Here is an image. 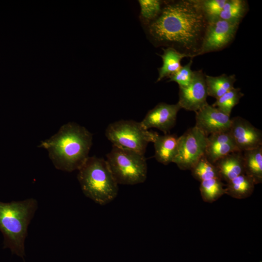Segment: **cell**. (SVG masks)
I'll return each instance as SVG.
<instances>
[{"mask_svg":"<svg viewBox=\"0 0 262 262\" xmlns=\"http://www.w3.org/2000/svg\"><path fill=\"white\" fill-rule=\"evenodd\" d=\"M162 49L163 54H158L162 59L163 65L158 68V77L156 82L165 78H168L178 71L181 66V60L183 58L189 57L187 55L181 53L173 48L167 47L162 48Z\"/></svg>","mask_w":262,"mask_h":262,"instance_id":"cell-16","label":"cell"},{"mask_svg":"<svg viewBox=\"0 0 262 262\" xmlns=\"http://www.w3.org/2000/svg\"><path fill=\"white\" fill-rule=\"evenodd\" d=\"M231 118L217 108L206 104L196 112V126L207 136L230 129Z\"/></svg>","mask_w":262,"mask_h":262,"instance_id":"cell-12","label":"cell"},{"mask_svg":"<svg viewBox=\"0 0 262 262\" xmlns=\"http://www.w3.org/2000/svg\"><path fill=\"white\" fill-rule=\"evenodd\" d=\"M37 208V201L33 198L8 203L0 201V231L4 237V247L23 260L28 228Z\"/></svg>","mask_w":262,"mask_h":262,"instance_id":"cell-3","label":"cell"},{"mask_svg":"<svg viewBox=\"0 0 262 262\" xmlns=\"http://www.w3.org/2000/svg\"><path fill=\"white\" fill-rule=\"evenodd\" d=\"M249 9L245 0H227L218 19L240 24Z\"/></svg>","mask_w":262,"mask_h":262,"instance_id":"cell-20","label":"cell"},{"mask_svg":"<svg viewBox=\"0 0 262 262\" xmlns=\"http://www.w3.org/2000/svg\"><path fill=\"white\" fill-rule=\"evenodd\" d=\"M180 109L178 103H159L147 113L140 123L146 130L156 128L164 134H167L175 125L177 114Z\"/></svg>","mask_w":262,"mask_h":262,"instance_id":"cell-11","label":"cell"},{"mask_svg":"<svg viewBox=\"0 0 262 262\" xmlns=\"http://www.w3.org/2000/svg\"><path fill=\"white\" fill-rule=\"evenodd\" d=\"M244 174L255 185L262 182V146L243 151Z\"/></svg>","mask_w":262,"mask_h":262,"instance_id":"cell-17","label":"cell"},{"mask_svg":"<svg viewBox=\"0 0 262 262\" xmlns=\"http://www.w3.org/2000/svg\"><path fill=\"white\" fill-rule=\"evenodd\" d=\"M244 96L240 88L234 87L216 99L212 105L226 115L230 116L232 109L237 105Z\"/></svg>","mask_w":262,"mask_h":262,"instance_id":"cell-22","label":"cell"},{"mask_svg":"<svg viewBox=\"0 0 262 262\" xmlns=\"http://www.w3.org/2000/svg\"><path fill=\"white\" fill-rule=\"evenodd\" d=\"M78 171L77 178L86 197L100 205H105L116 197L118 184L106 160L89 156Z\"/></svg>","mask_w":262,"mask_h":262,"instance_id":"cell-4","label":"cell"},{"mask_svg":"<svg viewBox=\"0 0 262 262\" xmlns=\"http://www.w3.org/2000/svg\"><path fill=\"white\" fill-rule=\"evenodd\" d=\"M105 136L113 146L131 150L144 155L150 142L159 134L146 130L140 122L120 120L108 125Z\"/></svg>","mask_w":262,"mask_h":262,"instance_id":"cell-6","label":"cell"},{"mask_svg":"<svg viewBox=\"0 0 262 262\" xmlns=\"http://www.w3.org/2000/svg\"><path fill=\"white\" fill-rule=\"evenodd\" d=\"M239 151L232 137L230 129L207 136L204 156L214 164L228 154Z\"/></svg>","mask_w":262,"mask_h":262,"instance_id":"cell-13","label":"cell"},{"mask_svg":"<svg viewBox=\"0 0 262 262\" xmlns=\"http://www.w3.org/2000/svg\"><path fill=\"white\" fill-rule=\"evenodd\" d=\"M106 158L118 184L135 185L146 180L147 166L144 155L113 145Z\"/></svg>","mask_w":262,"mask_h":262,"instance_id":"cell-5","label":"cell"},{"mask_svg":"<svg viewBox=\"0 0 262 262\" xmlns=\"http://www.w3.org/2000/svg\"><path fill=\"white\" fill-rule=\"evenodd\" d=\"M230 132L240 151L254 149L262 146L261 130L241 116L231 118Z\"/></svg>","mask_w":262,"mask_h":262,"instance_id":"cell-10","label":"cell"},{"mask_svg":"<svg viewBox=\"0 0 262 262\" xmlns=\"http://www.w3.org/2000/svg\"><path fill=\"white\" fill-rule=\"evenodd\" d=\"M92 134L74 122L63 125L38 147L46 149L56 168L66 172L78 170L88 158Z\"/></svg>","mask_w":262,"mask_h":262,"instance_id":"cell-2","label":"cell"},{"mask_svg":"<svg viewBox=\"0 0 262 262\" xmlns=\"http://www.w3.org/2000/svg\"><path fill=\"white\" fill-rule=\"evenodd\" d=\"M222 180L227 182L244 173L243 152H231L214 164Z\"/></svg>","mask_w":262,"mask_h":262,"instance_id":"cell-14","label":"cell"},{"mask_svg":"<svg viewBox=\"0 0 262 262\" xmlns=\"http://www.w3.org/2000/svg\"><path fill=\"white\" fill-rule=\"evenodd\" d=\"M193 63V58L186 65L181 66L180 69L168 78V82H177L179 87H186L191 82L193 77V70L191 69Z\"/></svg>","mask_w":262,"mask_h":262,"instance_id":"cell-26","label":"cell"},{"mask_svg":"<svg viewBox=\"0 0 262 262\" xmlns=\"http://www.w3.org/2000/svg\"><path fill=\"white\" fill-rule=\"evenodd\" d=\"M255 185L253 180L243 173L227 182L226 194L236 199L246 198L252 194Z\"/></svg>","mask_w":262,"mask_h":262,"instance_id":"cell-19","label":"cell"},{"mask_svg":"<svg viewBox=\"0 0 262 262\" xmlns=\"http://www.w3.org/2000/svg\"><path fill=\"white\" fill-rule=\"evenodd\" d=\"M178 138L175 134L168 133L156 137L153 144L157 162L164 165L173 162L177 152Z\"/></svg>","mask_w":262,"mask_h":262,"instance_id":"cell-15","label":"cell"},{"mask_svg":"<svg viewBox=\"0 0 262 262\" xmlns=\"http://www.w3.org/2000/svg\"><path fill=\"white\" fill-rule=\"evenodd\" d=\"M190 170L193 177L199 182L213 178L221 179L216 167L209 162L204 155Z\"/></svg>","mask_w":262,"mask_h":262,"instance_id":"cell-23","label":"cell"},{"mask_svg":"<svg viewBox=\"0 0 262 262\" xmlns=\"http://www.w3.org/2000/svg\"><path fill=\"white\" fill-rule=\"evenodd\" d=\"M239 25L220 19L209 22L198 56L228 47L235 38Z\"/></svg>","mask_w":262,"mask_h":262,"instance_id":"cell-8","label":"cell"},{"mask_svg":"<svg viewBox=\"0 0 262 262\" xmlns=\"http://www.w3.org/2000/svg\"><path fill=\"white\" fill-rule=\"evenodd\" d=\"M140 19L144 26L153 20L161 12L163 0H139Z\"/></svg>","mask_w":262,"mask_h":262,"instance_id":"cell-24","label":"cell"},{"mask_svg":"<svg viewBox=\"0 0 262 262\" xmlns=\"http://www.w3.org/2000/svg\"><path fill=\"white\" fill-rule=\"evenodd\" d=\"M208 24L200 0H163L160 13L145 28L154 46L173 48L193 58L198 56Z\"/></svg>","mask_w":262,"mask_h":262,"instance_id":"cell-1","label":"cell"},{"mask_svg":"<svg viewBox=\"0 0 262 262\" xmlns=\"http://www.w3.org/2000/svg\"><path fill=\"white\" fill-rule=\"evenodd\" d=\"M227 0H200L201 6L208 22L218 19Z\"/></svg>","mask_w":262,"mask_h":262,"instance_id":"cell-25","label":"cell"},{"mask_svg":"<svg viewBox=\"0 0 262 262\" xmlns=\"http://www.w3.org/2000/svg\"><path fill=\"white\" fill-rule=\"evenodd\" d=\"M200 182V195L205 202L213 203L226 194V184L219 178H213Z\"/></svg>","mask_w":262,"mask_h":262,"instance_id":"cell-21","label":"cell"},{"mask_svg":"<svg viewBox=\"0 0 262 262\" xmlns=\"http://www.w3.org/2000/svg\"><path fill=\"white\" fill-rule=\"evenodd\" d=\"M208 96L216 99L234 87L236 81L234 74H223L217 76L205 75Z\"/></svg>","mask_w":262,"mask_h":262,"instance_id":"cell-18","label":"cell"},{"mask_svg":"<svg viewBox=\"0 0 262 262\" xmlns=\"http://www.w3.org/2000/svg\"><path fill=\"white\" fill-rule=\"evenodd\" d=\"M205 74L202 69L193 71L190 84L179 87V101L181 108L196 112L208 103Z\"/></svg>","mask_w":262,"mask_h":262,"instance_id":"cell-9","label":"cell"},{"mask_svg":"<svg viewBox=\"0 0 262 262\" xmlns=\"http://www.w3.org/2000/svg\"><path fill=\"white\" fill-rule=\"evenodd\" d=\"M207 136L196 126L178 138L177 152L173 162L182 170H190L204 155Z\"/></svg>","mask_w":262,"mask_h":262,"instance_id":"cell-7","label":"cell"}]
</instances>
